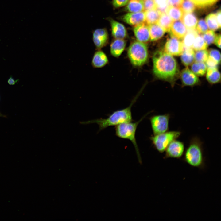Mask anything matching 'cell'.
<instances>
[{
    "label": "cell",
    "instance_id": "ac0fdd59",
    "mask_svg": "<svg viewBox=\"0 0 221 221\" xmlns=\"http://www.w3.org/2000/svg\"><path fill=\"white\" fill-rule=\"evenodd\" d=\"M150 40L156 41L161 38L164 35L165 31L157 23L149 25Z\"/></svg>",
    "mask_w": 221,
    "mask_h": 221
},
{
    "label": "cell",
    "instance_id": "83f0119b",
    "mask_svg": "<svg viewBox=\"0 0 221 221\" xmlns=\"http://www.w3.org/2000/svg\"><path fill=\"white\" fill-rule=\"evenodd\" d=\"M205 21L208 28L211 30L215 31L220 28L216 20L215 14L211 13L208 15L205 18Z\"/></svg>",
    "mask_w": 221,
    "mask_h": 221
},
{
    "label": "cell",
    "instance_id": "7bdbcfd3",
    "mask_svg": "<svg viewBox=\"0 0 221 221\" xmlns=\"http://www.w3.org/2000/svg\"><path fill=\"white\" fill-rule=\"evenodd\" d=\"M17 81H15L12 77H10L8 80V83L10 85H14Z\"/></svg>",
    "mask_w": 221,
    "mask_h": 221
},
{
    "label": "cell",
    "instance_id": "e575fe53",
    "mask_svg": "<svg viewBox=\"0 0 221 221\" xmlns=\"http://www.w3.org/2000/svg\"><path fill=\"white\" fill-rule=\"evenodd\" d=\"M196 30L198 33H203L208 30V27L206 21L203 19H200L196 25Z\"/></svg>",
    "mask_w": 221,
    "mask_h": 221
},
{
    "label": "cell",
    "instance_id": "4316f807",
    "mask_svg": "<svg viewBox=\"0 0 221 221\" xmlns=\"http://www.w3.org/2000/svg\"><path fill=\"white\" fill-rule=\"evenodd\" d=\"M207 66L204 62H196L193 63L191 67V71L196 75L202 76L206 72Z\"/></svg>",
    "mask_w": 221,
    "mask_h": 221
},
{
    "label": "cell",
    "instance_id": "d590c367",
    "mask_svg": "<svg viewBox=\"0 0 221 221\" xmlns=\"http://www.w3.org/2000/svg\"><path fill=\"white\" fill-rule=\"evenodd\" d=\"M208 56L216 61L219 64L221 60V54L218 50L211 49L208 52Z\"/></svg>",
    "mask_w": 221,
    "mask_h": 221
},
{
    "label": "cell",
    "instance_id": "277c9868",
    "mask_svg": "<svg viewBox=\"0 0 221 221\" xmlns=\"http://www.w3.org/2000/svg\"><path fill=\"white\" fill-rule=\"evenodd\" d=\"M149 113L147 114L136 122H130L122 123L116 126L115 128L116 135L117 137L122 139H127L132 142L135 147L140 163L142 162V161L136 141V132L139 124Z\"/></svg>",
    "mask_w": 221,
    "mask_h": 221
},
{
    "label": "cell",
    "instance_id": "2e32d148",
    "mask_svg": "<svg viewBox=\"0 0 221 221\" xmlns=\"http://www.w3.org/2000/svg\"><path fill=\"white\" fill-rule=\"evenodd\" d=\"M108 62V59L103 52L98 49L94 53L91 64L94 68H99L104 66Z\"/></svg>",
    "mask_w": 221,
    "mask_h": 221
},
{
    "label": "cell",
    "instance_id": "7402d4cb",
    "mask_svg": "<svg viewBox=\"0 0 221 221\" xmlns=\"http://www.w3.org/2000/svg\"><path fill=\"white\" fill-rule=\"evenodd\" d=\"M197 35L198 32L195 29H188L182 42L184 48H192L194 40Z\"/></svg>",
    "mask_w": 221,
    "mask_h": 221
},
{
    "label": "cell",
    "instance_id": "603a6c76",
    "mask_svg": "<svg viewBox=\"0 0 221 221\" xmlns=\"http://www.w3.org/2000/svg\"><path fill=\"white\" fill-rule=\"evenodd\" d=\"M144 11L145 16V23L148 25L157 23L161 14L157 9Z\"/></svg>",
    "mask_w": 221,
    "mask_h": 221
},
{
    "label": "cell",
    "instance_id": "44dd1931",
    "mask_svg": "<svg viewBox=\"0 0 221 221\" xmlns=\"http://www.w3.org/2000/svg\"><path fill=\"white\" fill-rule=\"evenodd\" d=\"M195 59V52L192 48H184L181 55V60L183 64L188 66L192 64Z\"/></svg>",
    "mask_w": 221,
    "mask_h": 221
},
{
    "label": "cell",
    "instance_id": "60d3db41",
    "mask_svg": "<svg viewBox=\"0 0 221 221\" xmlns=\"http://www.w3.org/2000/svg\"><path fill=\"white\" fill-rule=\"evenodd\" d=\"M214 43L219 48H221V35L220 34L216 36Z\"/></svg>",
    "mask_w": 221,
    "mask_h": 221
},
{
    "label": "cell",
    "instance_id": "4fadbf2b",
    "mask_svg": "<svg viewBox=\"0 0 221 221\" xmlns=\"http://www.w3.org/2000/svg\"><path fill=\"white\" fill-rule=\"evenodd\" d=\"M187 31V29L181 21H173L169 32L171 36L178 39H183Z\"/></svg>",
    "mask_w": 221,
    "mask_h": 221
},
{
    "label": "cell",
    "instance_id": "d6986e66",
    "mask_svg": "<svg viewBox=\"0 0 221 221\" xmlns=\"http://www.w3.org/2000/svg\"><path fill=\"white\" fill-rule=\"evenodd\" d=\"M181 19L188 29H194L198 22L196 16L191 13H184Z\"/></svg>",
    "mask_w": 221,
    "mask_h": 221
},
{
    "label": "cell",
    "instance_id": "7c38bea8",
    "mask_svg": "<svg viewBox=\"0 0 221 221\" xmlns=\"http://www.w3.org/2000/svg\"><path fill=\"white\" fill-rule=\"evenodd\" d=\"M122 21L130 25L135 26L145 22V11L137 12H129L122 17Z\"/></svg>",
    "mask_w": 221,
    "mask_h": 221
},
{
    "label": "cell",
    "instance_id": "d6a6232c",
    "mask_svg": "<svg viewBox=\"0 0 221 221\" xmlns=\"http://www.w3.org/2000/svg\"><path fill=\"white\" fill-rule=\"evenodd\" d=\"M157 9L161 14L165 13L168 6L167 0H154Z\"/></svg>",
    "mask_w": 221,
    "mask_h": 221
},
{
    "label": "cell",
    "instance_id": "4dcf8cb0",
    "mask_svg": "<svg viewBox=\"0 0 221 221\" xmlns=\"http://www.w3.org/2000/svg\"><path fill=\"white\" fill-rule=\"evenodd\" d=\"M184 13H191L195 9V5L190 0H184L180 6Z\"/></svg>",
    "mask_w": 221,
    "mask_h": 221
},
{
    "label": "cell",
    "instance_id": "30bf717a",
    "mask_svg": "<svg viewBox=\"0 0 221 221\" xmlns=\"http://www.w3.org/2000/svg\"><path fill=\"white\" fill-rule=\"evenodd\" d=\"M92 39L96 48L100 49L107 44L108 35L107 30L104 28L97 29L92 32Z\"/></svg>",
    "mask_w": 221,
    "mask_h": 221
},
{
    "label": "cell",
    "instance_id": "74e56055",
    "mask_svg": "<svg viewBox=\"0 0 221 221\" xmlns=\"http://www.w3.org/2000/svg\"><path fill=\"white\" fill-rule=\"evenodd\" d=\"M129 0H113L112 4L114 6L118 8L126 5Z\"/></svg>",
    "mask_w": 221,
    "mask_h": 221
},
{
    "label": "cell",
    "instance_id": "7a4b0ae2",
    "mask_svg": "<svg viewBox=\"0 0 221 221\" xmlns=\"http://www.w3.org/2000/svg\"><path fill=\"white\" fill-rule=\"evenodd\" d=\"M136 98L128 107L114 111L107 118L81 121L79 123L83 125L96 123L99 125V129L98 132H99L110 126H116L124 122H132L131 107L136 100Z\"/></svg>",
    "mask_w": 221,
    "mask_h": 221
},
{
    "label": "cell",
    "instance_id": "b9f144b4",
    "mask_svg": "<svg viewBox=\"0 0 221 221\" xmlns=\"http://www.w3.org/2000/svg\"><path fill=\"white\" fill-rule=\"evenodd\" d=\"M216 20L220 28L221 27V11L220 10L218 11L215 14Z\"/></svg>",
    "mask_w": 221,
    "mask_h": 221
},
{
    "label": "cell",
    "instance_id": "ee69618b",
    "mask_svg": "<svg viewBox=\"0 0 221 221\" xmlns=\"http://www.w3.org/2000/svg\"><path fill=\"white\" fill-rule=\"evenodd\" d=\"M3 116V115H2L0 112V117H2Z\"/></svg>",
    "mask_w": 221,
    "mask_h": 221
},
{
    "label": "cell",
    "instance_id": "8fae6325",
    "mask_svg": "<svg viewBox=\"0 0 221 221\" xmlns=\"http://www.w3.org/2000/svg\"><path fill=\"white\" fill-rule=\"evenodd\" d=\"M133 30L137 41L145 43L150 40L149 25L145 23L134 26Z\"/></svg>",
    "mask_w": 221,
    "mask_h": 221
},
{
    "label": "cell",
    "instance_id": "e0dca14e",
    "mask_svg": "<svg viewBox=\"0 0 221 221\" xmlns=\"http://www.w3.org/2000/svg\"><path fill=\"white\" fill-rule=\"evenodd\" d=\"M126 46V42L124 39H115L110 45L111 54L115 57H118L124 50Z\"/></svg>",
    "mask_w": 221,
    "mask_h": 221
},
{
    "label": "cell",
    "instance_id": "8d00e7d4",
    "mask_svg": "<svg viewBox=\"0 0 221 221\" xmlns=\"http://www.w3.org/2000/svg\"><path fill=\"white\" fill-rule=\"evenodd\" d=\"M145 11L156 9L157 6L154 0H143Z\"/></svg>",
    "mask_w": 221,
    "mask_h": 221
},
{
    "label": "cell",
    "instance_id": "f546056e",
    "mask_svg": "<svg viewBox=\"0 0 221 221\" xmlns=\"http://www.w3.org/2000/svg\"><path fill=\"white\" fill-rule=\"evenodd\" d=\"M208 56V52L206 49L197 51L195 53L196 62H205Z\"/></svg>",
    "mask_w": 221,
    "mask_h": 221
},
{
    "label": "cell",
    "instance_id": "484cf974",
    "mask_svg": "<svg viewBox=\"0 0 221 221\" xmlns=\"http://www.w3.org/2000/svg\"><path fill=\"white\" fill-rule=\"evenodd\" d=\"M173 21L168 14L165 13L161 14L157 23L163 28L165 32H169Z\"/></svg>",
    "mask_w": 221,
    "mask_h": 221
},
{
    "label": "cell",
    "instance_id": "ffe728a7",
    "mask_svg": "<svg viewBox=\"0 0 221 221\" xmlns=\"http://www.w3.org/2000/svg\"><path fill=\"white\" fill-rule=\"evenodd\" d=\"M126 11L130 13H137L143 11V0H130L125 8Z\"/></svg>",
    "mask_w": 221,
    "mask_h": 221
},
{
    "label": "cell",
    "instance_id": "1f68e13d",
    "mask_svg": "<svg viewBox=\"0 0 221 221\" xmlns=\"http://www.w3.org/2000/svg\"><path fill=\"white\" fill-rule=\"evenodd\" d=\"M216 35L213 31L207 30L204 33L203 35V38L208 45L214 42Z\"/></svg>",
    "mask_w": 221,
    "mask_h": 221
},
{
    "label": "cell",
    "instance_id": "9c48e42d",
    "mask_svg": "<svg viewBox=\"0 0 221 221\" xmlns=\"http://www.w3.org/2000/svg\"><path fill=\"white\" fill-rule=\"evenodd\" d=\"M184 49L182 42L174 37L171 36L167 41L164 52L172 56L181 55Z\"/></svg>",
    "mask_w": 221,
    "mask_h": 221
},
{
    "label": "cell",
    "instance_id": "5bb4252c",
    "mask_svg": "<svg viewBox=\"0 0 221 221\" xmlns=\"http://www.w3.org/2000/svg\"><path fill=\"white\" fill-rule=\"evenodd\" d=\"M113 36L116 39H124L127 35L126 30L122 24L113 19H110Z\"/></svg>",
    "mask_w": 221,
    "mask_h": 221
},
{
    "label": "cell",
    "instance_id": "52a82bcc",
    "mask_svg": "<svg viewBox=\"0 0 221 221\" xmlns=\"http://www.w3.org/2000/svg\"><path fill=\"white\" fill-rule=\"evenodd\" d=\"M170 118V115L169 114L154 115L149 118L154 135L168 131Z\"/></svg>",
    "mask_w": 221,
    "mask_h": 221
},
{
    "label": "cell",
    "instance_id": "5b68a950",
    "mask_svg": "<svg viewBox=\"0 0 221 221\" xmlns=\"http://www.w3.org/2000/svg\"><path fill=\"white\" fill-rule=\"evenodd\" d=\"M127 52L130 62L134 66H141L147 60L148 52L145 43L138 41H134L129 46Z\"/></svg>",
    "mask_w": 221,
    "mask_h": 221
},
{
    "label": "cell",
    "instance_id": "ba28073f",
    "mask_svg": "<svg viewBox=\"0 0 221 221\" xmlns=\"http://www.w3.org/2000/svg\"><path fill=\"white\" fill-rule=\"evenodd\" d=\"M184 151L183 142L175 140L170 143L166 149L164 158L179 159L184 155Z\"/></svg>",
    "mask_w": 221,
    "mask_h": 221
},
{
    "label": "cell",
    "instance_id": "9a60e30c",
    "mask_svg": "<svg viewBox=\"0 0 221 221\" xmlns=\"http://www.w3.org/2000/svg\"><path fill=\"white\" fill-rule=\"evenodd\" d=\"M181 78L183 83L187 86H192L197 83L199 81L197 76L188 67H186L182 71Z\"/></svg>",
    "mask_w": 221,
    "mask_h": 221
},
{
    "label": "cell",
    "instance_id": "836d02e7",
    "mask_svg": "<svg viewBox=\"0 0 221 221\" xmlns=\"http://www.w3.org/2000/svg\"><path fill=\"white\" fill-rule=\"evenodd\" d=\"M195 6L199 7H204L211 6L218 0H190Z\"/></svg>",
    "mask_w": 221,
    "mask_h": 221
},
{
    "label": "cell",
    "instance_id": "f1b7e54d",
    "mask_svg": "<svg viewBox=\"0 0 221 221\" xmlns=\"http://www.w3.org/2000/svg\"><path fill=\"white\" fill-rule=\"evenodd\" d=\"M208 46L204 41L202 36L198 35L194 40L192 48L197 51L206 49Z\"/></svg>",
    "mask_w": 221,
    "mask_h": 221
},
{
    "label": "cell",
    "instance_id": "8992f818",
    "mask_svg": "<svg viewBox=\"0 0 221 221\" xmlns=\"http://www.w3.org/2000/svg\"><path fill=\"white\" fill-rule=\"evenodd\" d=\"M181 133L179 131H167L154 135L150 137V139L156 150L159 153H163L171 142L180 136Z\"/></svg>",
    "mask_w": 221,
    "mask_h": 221
},
{
    "label": "cell",
    "instance_id": "6da1fadb",
    "mask_svg": "<svg viewBox=\"0 0 221 221\" xmlns=\"http://www.w3.org/2000/svg\"><path fill=\"white\" fill-rule=\"evenodd\" d=\"M153 71L156 77L171 83L174 81L179 70L176 61L172 55L157 51L153 56Z\"/></svg>",
    "mask_w": 221,
    "mask_h": 221
},
{
    "label": "cell",
    "instance_id": "f35d334b",
    "mask_svg": "<svg viewBox=\"0 0 221 221\" xmlns=\"http://www.w3.org/2000/svg\"><path fill=\"white\" fill-rule=\"evenodd\" d=\"M205 62L207 68L216 67L219 64L216 61L209 56Z\"/></svg>",
    "mask_w": 221,
    "mask_h": 221
},
{
    "label": "cell",
    "instance_id": "ab89813d",
    "mask_svg": "<svg viewBox=\"0 0 221 221\" xmlns=\"http://www.w3.org/2000/svg\"><path fill=\"white\" fill-rule=\"evenodd\" d=\"M169 6L180 7L184 0H167Z\"/></svg>",
    "mask_w": 221,
    "mask_h": 221
},
{
    "label": "cell",
    "instance_id": "d4e9b609",
    "mask_svg": "<svg viewBox=\"0 0 221 221\" xmlns=\"http://www.w3.org/2000/svg\"><path fill=\"white\" fill-rule=\"evenodd\" d=\"M166 13L173 21L181 19L184 12L180 7L168 6Z\"/></svg>",
    "mask_w": 221,
    "mask_h": 221
},
{
    "label": "cell",
    "instance_id": "cb8c5ba5",
    "mask_svg": "<svg viewBox=\"0 0 221 221\" xmlns=\"http://www.w3.org/2000/svg\"><path fill=\"white\" fill-rule=\"evenodd\" d=\"M206 72V79L209 82L215 83L220 81V73L217 67L208 68Z\"/></svg>",
    "mask_w": 221,
    "mask_h": 221
},
{
    "label": "cell",
    "instance_id": "3957f363",
    "mask_svg": "<svg viewBox=\"0 0 221 221\" xmlns=\"http://www.w3.org/2000/svg\"><path fill=\"white\" fill-rule=\"evenodd\" d=\"M183 160L191 166L200 169L205 166L202 143L200 139L194 137L184 152Z\"/></svg>",
    "mask_w": 221,
    "mask_h": 221
}]
</instances>
